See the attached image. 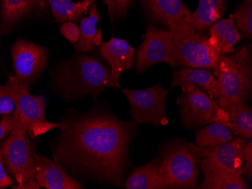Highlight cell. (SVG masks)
I'll list each match as a JSON object with an SVG mask.
<instances>
[{"instance_id":"obj_1","label":"cell","mask_w":252,"mask_h":189,"mask_svg":"<svg viewBox=\"0 0 252 189\" xmlns=\"http://www.w3.org/2000/svg\"><path fill=\"white\" fill-rule=\"evenodd\" d=\"M136 126L101 110L70 114L61 121L54 159L76 176L120 186Z\"/></svg>"},{"instance_id":"obj_2","label":"cell","mask_w":252,"mask_h":189,"mask_svg":"<svg viewBox=\"0 0 252 189\" xmlns=\"http://www.w3.org/2000/svg\"><path fill=\"white\" fill-rule=\"evenodd\" d=\"M55 86L67 100L85 95L96 97L110 87H120L112 78L111 72L99 59L89 55H76L55 70Z\"/></svg>"},{"instance_id":"obj_3","label":"cell","mask_w":252,"mask_h":189,"mask_svg":"<svg viewBox=\"0 0 252 189\" xmlns=\"http://www.w3.org/2000/svg\"><path fill=\"white\" fill-rule=\"evenodd\" d=\"M212 73L220 84V97L246 104L252 94V46L222 54Z\"/></svg>"},{"instance_id":"obj_4","label":"cell","mask_w":252,"mask_h":189,"mask_svg":"<svg viewBox=\"0 0 252 189\" xmlns=\"http://www.w3.org/2000/svg\"><path fill=\"white\" fill-rule=\"evenodd\" d=\"M158 163L165 189H199V159L189 142L175 141L165 145Z\"/></svg>"},{"instance_id":"obj_5","label":"cell","mask_w":252,"mask_h":189,"mask_svg":"<svg viewBox=\"0 0 252 189\" xmlns=\"http://www.w3.org/2000/svg\"><path fill=\"white\" fill-rule=\"evenodd\" d=\"M171 35L175 67L182 66L211 70L216 68L222 54L217 52L203 32L196 31L191 26Z\"/></svg>"},{"instance_id":"obj_6","label":"cell","mask_w":252,"mask_h":189,"mask_svg":"<svg viewBox=\"0 0 252 189\" xmlns=\"http://www.w3.org/2000/svg\"><path fill=\"white\" fill-rule=\"evenodd\" d=\"M182 124L187 129H195L214 122L226 126L227 114L202 89L192 86L178 97Z\"/></svg>"},{"instance_id":"obj_7","label":"cell","mask_w":252,"mask_h":189,"mask_svg":"<svg viewBox=\"0 0 252 189\" xmlns=\"http://www.w3.org/2000/svg\"><path fill=\"white\" fill-rule=\"evenodd\" d=\"M33 146L27 131L15 123L11 135L0 148V157L21 187L25 182L35 180L36 159Z\"/></svg>"},{"instance_id":"obj_8","label":"cell","mask_w":252,"mask_h":189,"mask_svg":"<svg viewBox=\"0 0 252 189\" xmlns=\"http://www.w3.org/2000/svg\"><path fill=\"white\" fill-rule=\"evenodd\" d=\"M199 159L201 168L205 174L233 173L242 174L244 163L246 138L237 136L230 142L214 147H200L190 143Z\"/></svg>"},{"instance_id":"obj_9","label":"cell","mask_w":252,"mask_h":189,"mask_svg":"<svg viewBox=\"0 0 252 189\" xmlns=\"http://www.w3.org/2000/svg\"><path fill=\"white\" fill-rule=\"evenodd\" d=\"M123 92L129 102L134 123H151L156 127L167 123L165 102L169 91L161 84L144 90L123 89Z\"/></svg>"},{"instance_id":"obj_10","label":"cell","mask_w":252,"mask_h":189,"mask_svg":"<svg viewBox=\"0 0 252 189\" xmlns=\"http://www.w3.org/2000/svg\"><path fill=\"white\" fill-rule=\"evenodd\" d=\"M136 57L138 73H144L150 66L158 63H167L175 67L171 33L154 25H149L145 39L137 49Z\"/></svg>"},{"instance_id":"obj_11","label":"cell","mask_w":252,"mask_h":189,"mask_svg":"<svg viewBox=\"0 0 252 189\" xmlns=\"http://www.w3.org/2000/svg\"><path fill=\"white\" fill-rule=\"evenodd\" d=\"M8 84L15 105V124L20 128L30 131L34 125L45 121V103L44 98L31 95L29 85L14 77H10Z\"/></svg>"},{"instance_id":"obj_12","label":"cell","mask_w":252,"mask_h":189,"mask_svg":"<svg viewBox=\"0 0 252 189\" xmlns=\"http://www.w3.org/2000/svg\"><path fill=\"white\" fill-rule=\"evenodd\" d=\"M11 54L15 77L28 85L45 69L49 60V54L45 48L24 39H19L14 44Z\"/></svg>"},{"instance_id":"obj_13","label":"cell","mask_w":252,"mask_h":189,"mask_svg":"<svg viewBox=\"0 0 252 189\" xmlns=\"http://www.w3.org/2000/svg\"><path fill=\"white\" fill-rule=\"evenodd\" d=\"M151 16L163 24L171 34L192 26V13L182 0H144Z\"/></svg>"},{"instance_id":"obj_14","label":"cell","mask_w":252,"mask_h":189,"mask_svg":"<svg viewBox=\"0 0 252 189\" xmlns=\"http://www.w3.org/2000/svg\"><path fill=\"white\" fill-rule=\"evenodd\" d=\"M35 180L40 187L46 189H82L84 186L66 173L58 162L36 154Z\"/></svg>"},{"instance_id":"obj_15","label":"cell","mask_w":252,"mask_h":189,"mask_svg":"<svg viewBox=\"0 0 252 189\" xmlns=\"http://www.w3.org/2000/svg\"><path fill=\"white\" fill-rule=\"evenodd\" d=\"M98 52L110 66L113 81L120 85L119 80L122 73L134 67V48L124 39L113 37L108 42L100 44Z\"/></svg>"},{"instance_id":"obj_16","label":"cell","mask_w":252,"mask_h":189,"mask_svg":"<svg viewBox=\"0 0 252 189\" xmlns=\"http://www.w3.org/2000/svg\"><path fill=\"white\" fill-rule=\"evenodd\" d=\"M197 84L212 99L221 97L220 84L212 72L202 68H184L174 71L171 87H181L183 91Z\"/></svg>"},{"instance_id":"obj_17","label":"cell","mask_w":252,"mask_h":189,"mask_svg":"<svg viewBox=\"0 0 252 189\" xmlns=\"http://www.w3.org/2000/svg\"><path fill=\"white\" fill-rule=\"evenodd\" d=\"M219 107L227 114L226 126L237 136L252 139V110L246 103L233 101L220 97L217 99Z\"/></svg>"},{"instance_id":"obj_18","label":"cell","mask_w":252,"mask_h":189,"mask_svg":"<svg viewBox=\"0 0 252 189\" xmlns=\"http://www.w3.org/2000/svg\"><path fill=\"white\" fill-rule=\"evenodd\" d=\"M209 40L217 52L227 54L233 52L235 45L243 38L235 27L233 15L227 19H220L209 28Z\"/></svg>"},{"instance_id":"obj_19","label":"cell","mask_w":252,"mask_h":189,"mask_svg":"<svg viewBox=\"0 0 252 189\" xmlns=\"http://www.w3.org/2000/svg\"><path fill=\"white\" fill-rule=\"evenodd\" d=\"M127 189H165L160 174L158 160L134 169L126 180Z\"/></svg>"},{"instance_id":"obj_20","label":"cell","mask_w":252,"mask_h":189,"mask_svg":"<svg viewBox=\"0 0 252 189\" xmlns=\"http://www.w3.org/2000/svg\"><path fill=\"white\" fill-rule=\"evenodd\" d=\"M89 16L83 18L80 22V35L75 49L77 52H94L95 46L101 43L100 29L97 30V24L100 20V15L95 4L90 5Z\"/></svg>"},{"instance_id":"obj_21","label":"cell","mask_w":252,"mask_h":189,"mask_svg":"<svg viewBox=\"0 0 252 189\" xmlns=\"http://www.w3.org/2000/svg\"><path fill=\"white\" fill-rule=\"evenodd\" d=\"M225 11V0H199L197 9L191 16V24L196 31L203 32L221 19Z\"/></svg>"},{"instance_id":"obj_22","label":"cell","mask_w":252,"mask_h":189,"mask_svg":"<svg viewBox=\"0 0 252 189\" xmlns=\"http://www.w3.org/2000/svg\"><path fill=\"white\" fill-rule=\"evenodd\" d=\"M52 8V13L57 21L63 23L67 21H78L95 0H83L73 2L70 0H47Z\"/></svg>"},{"instance_id":"obj_23","label":"cell","mask_w":252,"mask_h":189,"mask_svg":"<svg viewBox=\"0 0 252 189\" xmlns=\"http://www.w3.org/2000/svg\"><path fill=\"white\" fill-rule=\"evenodd\" d=\"M233 138V133L227 127L214 122L197 131L195 144L200 147H214L230 142Z\"/></svg>"},{"instance_id":"obj_24","label":"cell","mask_w":252,"mask_h":189,"mask_svg":"<svg viewBox=\"0 0 252 189\" xmlns=\"http://www.w3.org/2000/svg\"><path fill=\"white\" fill-rule=\"evenodd\" d=\"M199 189H248L249 186L243 175L233 173H213L204 175V181Z\"/></svg>"},{"instance_id":"obj_25","label":"cell","mask_w":252,"mask_h":189,"mask_svg":"<svg viewBox=\"0 0 252 189\" xmlns=\"http://www.w3.org/2000/svg\"><path fill=\"white\" fill-rule=\"evenodd\" d=\"M34 5L31 0H2L1 12L4 30L22 18Z\"/></svg>"},{"instance_id":"obj_26","label":"cell","mask_w":252,"mask_h":189,"mask_svg":"<svg viewBox=\"0 0 252 189\" xmlns=\"http://www.w3.org/2000/svg\"><path fill=\"white\" fill-rule=\"evenodd\" d=\"M233 21L238 29L246 36L252 37V0H243L233 14Z\"/></svg>"},{"instance_id":"obj_27","label":"cell","mask_w":252,"mask_h":189,"mask_svg":"<svg viewBox=\"0 0 252 189\" xmlns=\"http://www.w3.org/2000/svg\"><path fill=\"white\" fill-rule=\"evenodd\" d=\"M133 0H104V3L108 8V14L110 19L123 18L127 15L128 7Z\"/></svg>"},{"instance_id":"obj_28","label":"cell","mask_w":252,"mask_h":189,"mask_svg":"<svg viewBox=\"0 0 252 189\" xmlns=\"http://www.w3.org/2000/svg\"><path fill=\"white\" fill-rule=\"evenodd\" d=\"M5 87V92L0 97V114L10 115L13 112L15 105L8 83H6Z\"/></svg>"},{"instance_id":"obj_29","label":"cell","mask_w":252,"mask_h":189,"mask_svg":"<svg viewBox=\"0 0 252 189\" xmlns=\"http://www.w3.org/2000/svg\"><path fill=\"white\" fill-rule=\"evenodd\" d=\"M61 33L67 39L70 43H77L79 39L80 30L76 24L72 21L65 22L60 27Z\"/></svg>"},{"instance_id":"obj_30","label":"cell","mask_w":252,"mask_h":189,"mask_svg":"<svg viewBox=\"0 0 252 189\" xmlns=\"http://www.w3.org/2000/svg\"><path fill=\"white\" fill-rule=\"evenodd\" d=\"M244 162L242 174L244 175L249 182L252 180V141L249 140L246 144L244 150Z\"/></svg>"},{"instance_id":"obj_31","label":"cell","mask_w":252,"mask_h":189,"mask_svg":"<svg viewBox=\"0 0 252 189\" xmlns=\"http://www.w3.org/2000/svg\"><path fill=\"white\" fill-rule=\"evenodd\" d=\"M59 127H60V124L52 123L47 121H42L34 125L28 132L30 133L31 136L34 138L45 134L53 128H59Z\"/></svg>"},{"instance_id":"obj_32","label":"cell","mask_w":252,"mask_h":189,"mask_svg":"<svg viewBox=\"0 0 252 189\" xmlns=\"http://www.w3.org/2000/svg\"><path fill=\"white\" fill-rule=\"evenodd\" d=\"M15 123L14 115H5L0 121V140L5 138L13 129Z\"/></svg>"},{"instance_id":"obj_33","label":"cell","mask_w":252,"mask_h":189,"mask_svg":"<svg viewBox=\"0 0 252 189\" xmlns=\"http://www.w3.org/2000/svg\"><path fill=\"white\" fill-rule=\"evenodd\" d=\"M11 183H12V180L5 172L2 159L0 157V188L3 189L6 186H11Z\"/></svg>"},{"instance_id":"obj_34","label":"cell","mask_w":252,"mask_h":189,"mask_svg":"<svg viewBox=\"0 0 252 189\" xmlns=\"http://www.w3.org/2000/svg\"><path fill=\"white\" fill-rule=\"evenodd\" d=\"M5 85L0 86V97L3 94V93L5 92Z\"/></svg>"},{"instance_id":"obj_35","label":"cell","mask_w":252,"mask_h":189,"mask_svg":"<svg viewBox=\"0 0 252 189\" xmlns=\"http://www.w3.org/2000/svg\"><path fill=\"white\" fill-rule=\"evenodd\" d=\"M31 1H32V2H33L35 5H36V4L42 3V0H31Z\"/></svg>"},{"instance_id":"obj_36","label":"cell","mask_w":252,"mask_h":189,"mask_svg":"<svg viewBox=\"0 0 252 189\" xmlns=\"http://www.w3.org/2000/svg\"><path fill=\"white\" fill-rule=\"evenodd\" d=\"M0 1H1V0H0Z\"/></svg>"}]
</instances>
